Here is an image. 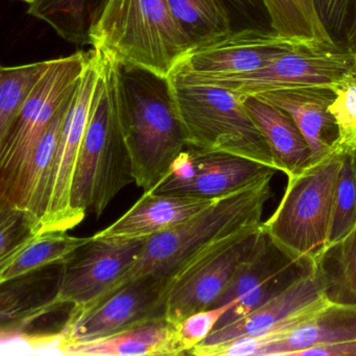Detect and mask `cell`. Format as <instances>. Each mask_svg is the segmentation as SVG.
<instances>
[{
    "mask_svg": "<svg viewBox=\"0 0 356 356\" xmlns=\"http://www.w3.org/2000/svg\"><path fill=\"white\" fill-rule=\"evenodd\" d=\"M274 175L217 199L188 221L146 240L137 259L111 288L83 309H70V313L93 309L127 284L143 278L161 280L166 295L169 284L195 263L263 224Z\"/></svg>",
    "mask_w": 356,
    "mask_h": 356,
    "instance_id": "6da1fadb",
    "label": "cell"
},
{
    "mask_svg": "<svg viewBox=\"0 0 356 356\" xmlns=\"http://www.w3.org/2000/svg\"><path fill=\"white\" fill-rule=\"evenodd\" d=\"M99 52V81L71 188V208L81 222L88 212L99 217L117 194L134 183L121 119L122 66Z\"/></svg>",
    "mask_w": 356,
    "mask_h": 356,
    "instance_id": "7a4b0ae2",
    "label": "cell"
},
{
    "mask_svg": "<svg viewBox=\"0 0 356 356\" xmlns=\"http://www.w3.org/2000/svg\"><path fill=\"white\" fill-rule=\"evenodd\" d=\"M89 45L124 68L167 79L194 41L168 0H102L88 31Z\"/></svg>",
    "mask_w": 356,
    "mask_h": 356,
    "instance_id": "3957f363",
    "label": "cell"
},
{
    "mask_svg": "<svg viewBox=\"0 0 356 356\" xmlns=\"http://www.w3.org/2000/svg\"><path fill=\"white\" fill-rule=\"evenodd\" d=\"M121 119L134 183L150 189L186 148L168 81L122 67Z\"/></svg>",
    "mask_w": 356,
    "mask_h": 356,
    "instance_id": "277c9868",
    "label": "cell"
},
{
    "mask_svg": "<svg viewBox=\"0 0 356 356\" xmlns=\"http://www.w3.org/2000/svg\"><path fill=\"white\" fill-rule=\"evenodd\" d=\"M344 156L334 150L302 173L289 177L277 208L263 222L264 231L274 244L290 256L315 267L330 246Z\"/></svg>",
    "mask_w": 356,
    "mask_h": 356,
    "instance_id": "5b68a950",
    "label": "cell"
},
{
    "mask_svg": "<svg viewBox=\"0 0 356 356\" xmlns=\"http://www.w3.org/2000/svg\"><path fill=\"white\" fill-rule=\"evenodd\" d=\"M186 146L226 153L277 171L271 150L244 100L223 88L167 79Z\"/></svg>",
    "mask_w": 356,
    "mask_h": 356,
    "instance_id": "8992f818",
    "label": "cell"
},
{
    "mask_svg": "<svg viewBox=\"0 0 356 356\" xmlns=\"http://www.w3.org/2000/svg\"><path fill=\"white\" fill-rule=\"evenodd\" d=\"M90 52L51 60L25 98L0 153V207L4 206L19 173L37 148L63 105L72 95Z\"/></svg>",
    "mask_w": 356,
    "mask_h": 356,
    "instance_id": "52a82bcc",
    "label": "cell"
},
{
    "mask_svg": "<svg viewBox=\"0 0 356 356\" xmlns=\"http://www.w3.org/2000/svg\"><path fill=\"white\" fill-rule=\"evenodd\" d=\"M355 66L356 56L349 48L297 47L282 50L261 68L240 77L205 81L175 79L223 88L245 98L282 90L330 87Z\"/></svg>",
    "mask_w": 356,
    "mask_h": 356,
    "instance_id": "ba28073f",
    "label": "cell"
},
{
    "mask_svg": "<svg viewBox=\"0 0 356 356\" xmlns=\"http://www.w3.org/2000/svg\"><path fill=\"white\" fill-rule=\"evenodd\" d=\"M297 47L307 46L271 29H232L193 43L169 77L182 81L240 77L261 68L282 50Z\"/></svg>",
    "mask_w": 356,
    "mask_h": 356,
    "instance_id": "9c48e42d",
    "label": "cell"
},
{
    "mask_svg": "<svg viewBox=\"0 0 356 356\" xmlns=\"http://www.w3.org/2000/svg\"><path fill=\"white\" fill-rule=\"evenodd\" d=\"M89 52L58 136L42 232L68 231L81 223L71 208V188L102 70L100 52L93 48Z\"/></svg>",
    "mask_w": 356,
    "mask_h": 356,
    "instance_id": "30bf717a",
    "label": "cell"
},
{
    "mask_svg": "<svg viewBox=\"0 0 356 356\" xmlns=\"http://www.w3.org/2000/svg\"><path fill=\"white\" fill-rule=\"evenodd\" d=\"M330 303L323 276L316 267L242 319L215 328L202 344L247 336L251 355L257 356L261 345L300 325Z\"/></svg>",
    "mask_w": 356,
    "mask_h": 356,
    "instance_id": "8fae6325",
    "label": "cell"
},
{
    "mask_svg": "<svg viewBox=\"0 0 356 356\" xmlns=\"http://www.w3.org/2000/svg\"><path fill=\"white\" fill-rule=\"evenodd\" d=\"M165 319V286L154 277L127 284L93 309L69 313L58 347H73L118 334L139 324Z\"/></svg>",
    "mask_w": 356,
    "mask_h": 356,
    "instance_id": "7c38bea8",
    "label": "cell"
},
{
    "mask_svg": "<svg viewBox=\"0 0 356 356\" xmlns=\"http://www.w3.org/2000/svg\"><path fill=\"white\" fill-rule=\"evenodd\" d=\"M263 224L197 261L171 284L165 297V319L177 325L184 318L213 309L263 236Z\"/></svg>",
    "mask_w": 356,
    "mask_h": 356,
    "instance_id": "4fadbf2b",
    "label": "cell"
},
{
    "mask_svg": "<svg viewBox=\"0 0 356 356\" xmlns=\"http://www.w3.org/2000/svg\"><path fill=\"white\" fill-rule=\"evenodd\" d=\"M275 173L242 157L186 146L150 189L156 194L218 199Z\"/></svg>",
    "mask_w": 356,
    "mask_h": 356,
    "instance_id": "5bb4252c",
    "label": "cell"
},
{
    "mask_svg": "<svg viewBox=\"0 0 356 356\" xmlns=\"http://www.w3.org/2000/svg\"><path fill=\"white\" fill-rule=\"evenodd\" d=\"M315 268L290 256L264 231L254 252L240 268L216 304L215 307H222L238 300L222 317L217 327L242 319Z\"/></svg>",
    "mask_w": 356,
    "mask_h": 356,
    "instance_id": "9a60e30c",
    "label": "cell"
},
{
    "mask_svg": "<svg viewBox=\"0 0 356 356\" xmlns=\"http://www.w3.org/2000/svg\"><path fill=\"white\" fill-rule=\"evenodd\" d=\"M146 240H92L62 265L56 302L79 309L113 286L137 259Z\"/></svg>",
    "mask_w": 356,
    "mask_h": 356,
    "instance_id": "2e32d148",
    "label": "cell"
},
{
    "mask_svg": "<svg viewBox=\"0 0 356 356\" xmlns=\"http://www.w3.org/2000/svg\"><path fill=\"white\" fill-rule=\"evenodd\" d=\"M216 200L145 190L129 210L94 234L93 238L108 240H148L188 221Z\"/></svg>",
    "mask_w": 356,
    "mask_h": 356,
    "instance_id": "e0dca14e",
    "label": "cell"
},
{
    "mask_svg": "<svg viewBox=\"0 0 356 356\" xmlns=\"http://www.w3.org/2000/svg\"><path fill=\"white\" fill-rule=\"evenodd\" d=\"M288 113L300 130L312 152V163L337 150L336 123L330 112L334 94L328 87L282 90L257 96Z\"/></svg>",
    "mask_w": 356,
    "mask_h": 356,
    "instance_id": "ac0fdd59",
    "label": "cell"
},
{
    "mask_svg": "<svg viewBox=\"0 0 356 356\" xmlns=\"http://www.w3.org/2000/svg\"><path fill=\"white\" fill-rule=\"evenodd\" d=\"M54 265L0 284V334L20 332L62 309L56 302L62 267L52 274Z\"/></svg>",
    "mask_w": 356,
    "mask_h": 356,
    "instance_id": "d6986e66",
    "label": "cell"
},
{
    "mask_svg": "<svg viewBox=\"0 0 356 356\" xmlns=\"http://www.w3.org/2000/svg\"><path fill=\"white\" fill-rule=\"evenodd\" d=\"M356 340V304L330 302L307 321L261 345L257 356L296 355Z\"/></svg>",
    "mask_w": 356,
    "mask_h": 356,
    "instance_id": "ffe728a7",
    "label": "cell"
},
{
    "mask_svg": "<svg viewBox=\"0 0 356 356\" xmlns=\"http://www.w3.org/2000/svg\"><path fill=\"white\" fill-rule=\"evenodd\" d=\"M243 100L271 150L277 171L289 178L307 169L312 164L311 148L292 117L257 96Z\"/></svg>",
    "mask_w": 356,
    "mask_h": 356,
    "instance_id": "44dd1931",
    "label": "cell"
},
{
    "mask_svg": "<svg viewBox=\"0 0 356 356\" xmlns=\"http://www.w3.org/2000/svg\"><path fill=\"white\" fill-rule=\"evenodd\" d=\"M71 355L106 356L186 355L177 325L166 319L139 324L112 336L73 347Z\"/></svg>",
    "mask_w": 356,
    "mask_h": 356,
    "instance_id": "7402d4cb",
    "label": "cell"
},
{
    "mask_svg": "<svg viewBox=\"0 0 356 356\" xmlns=\"http://www.w3.org/2000/svg\"><path fill=\"white\" fill-rule=\"evenodd\" d=\"M71 98L72 95L63 105L35 152L19 173L4 203V206L21 207L31 211L41 219V223L47 207L56 144Z\"/></svg>",
    "mask_w": 356,
    "mask_h": 356,
    "instance_id": "603a6c76",
    "label": "cell"
},
{
    "mask_svg": "<svg viewBox=\"0 0 356 356\" xmlns=\"http://www.w3.org/2000/svg\"><path fill=\"white\" fill-rule=\"evenodd\" d=\"M270 26L286 39L311 48L339 47L324 24L316 0H259Z\"/></svg>",
    "mask_w": 356,
    "mask_h": 356,
    "instance_id": "cb8c5ba5",
    "label": "cell"
},
{
    "mask_svg": "<svg viewBox=\"0 0 356 356\" xmlns=\"http://www.w3.org/2000/svg\"><path fill=\"white\" fill-rule=\"evenodd\" d=\"M90 238H74L67 231L41 232L0 274V284L29 275L44 268L66 263Z\"/></svg>",
    "mask_w": 356,
    "mask_h": 356,
    "instance_id": "d4e9b609",
    "label": "cell"
},
{
    "mask_svg": "<svg viewBox=\"0 0 356 356\" xmlns=\"http://www.w3.org/2000/svg\"><path fill=\"white\" fill-rule=\"evenodd\" d=\"M316 267L323 276L330 302L356 304V225L326 250Z\"/></svg>",
    "mask_w": 356,
    "mask_h": 356,
    "instance_id": "484cf974",
    "label": "cell"
},
{
    "mask_svg": "<svg viewBox=\"0 0 356 356\" xmlns=\"http://www.w3.org/2000/svg\"><path fill=\"white\" fill-rule=\"evenodd\" d=\"M95 10V0H37L29 4V14L49 24L66 41L86 45Z\"/></svg>",
    "mask_w": 356,
    "mask_h": 356,
    "instance_id": "4316f807",
    "label": "cell"
},
{
    "mask_svg": "<svg viewBox=\"0 0 356 356\" xmlns=\"http://www.w3.org/2000/svg\"><path fill=\"white\" fill-rule=\"evenodd\" d=\"M51 60L17 67H0V153L15 119L33 86Z\"/></svg>",
    "mask_w": 356,
    "mask_h": 356,
    "instance_id": "83f0119b",
    "label": "cell"
},
{
    "mask_svg": "<svg viewBox=\"0 0 356 356\" xmlns=\"http://www.w3.org/2000/svg\"><path fill=\"white\" fill-rule=\"evenodd\" d=\"M171 12L193 41L230 31V10L223 0H168Z\"/></svg>",
    "mask_w": 356,
    "mask_h": 356,
    "instance_id": "f1b7e54d",
    "label": "cell"
},
{
    "mask_svg": "<svg viewBox=\"0 0 356 356\" xmlns=\"http://www.w3.org/2000/svg\"><path fill=\"white\" fill-rule=\"evenodd\" d=\"M41 232V219L35 213L21 207H0V274Z\"/></svg>",
    "mask_w": 356,
    "mask_h": 356,
    "instance_id": "f546056e",
    "label": "cell"
},
{
    "mask_svg": "<svg viewBox=\"0 0 356 356\" xmlns=\"http://www.w3.org/2000/svg\"><path fill=\"white\" fill-rule=\"evenodd\" d=\"M328 88L334 94L328 109L338 131L336 148L356 154V66Z\"/></svg>",
    "mask_w": 356,
    "mask_h": 356,
    "instance_id": "4dcf8cb0",
    "label": "cell"
},
{
    "mask_svg": "<svg viewBox=\"0 0 356 356\" xmlns=\"http://www.w3.org/2000/svg\"><path fill=\"white\" fill-rule=\"evenodd\" d=\"M355 225L356 180L351 155L345 154L337 189L330 246L342 240Z\"/></svg>",
    "mask_w": 356,
    "mask_h": 356,
    "instance_id": "1f68e13d",
    "label": "cell"
},
{
    "mask_svg": "<svg viewBox=\"0 0 356 356\" xmlns=\"http://www.w3.org/2000/svg\"><path fill=\"white\" fill-rule=\"evenodd\" d=\"M238 300L232 301L222 307L203 309L184 318L177 325L180 345L186 355L197 345L202 343L218 326L220 320L234 307Z\"/></svg>",
    "mask_w": 356,
    "mask_h": 356,
    "instance_id": "d6a6232c",
    "label": "cell"
},
{
    "mask_svg": "<svg viewBox=\"0 0 356 356\" xmlns=\"http://www.w3.org/2000/svg\"><path fill=\"white\" fill-rule=\"evenodd\" d=\"M353 0H316L320 16L328 31L340 33L348 22Z\"/></svg>",
    "mask_w": 356,
    "mask_h": 356,
    "instance_id": "836d02e7",
    "label": "cell"
},
{
    "mask_svg": "<svg viewBox=\"0 0 356 356\" xmlns=\"http://www.w3.org/2000/svg\"><path fill=\"white\" fill-rule=\"evenodd\" d=\"M301 356H356V340L342 344L316 347L305 351Z\"/></svg>",
    "mask_w": 356,
    "mask_h": 356,
    "instance_id": "e575fe53",
    "label": "cell"
},
{
    "mask_svg": "<svg viewBox=\"0 0 356 356\" xmlns=\"http://www.w3.org/2000/svg\"><path fill=\"white\" fill-rule=\"evenodd\" d=\"M229 10H234L243 17H249L257 8L254 0H223Z\"/></svg>",
    "mask_w": 356,
    "mask_h": 356,
    "instance_id": "d590c367",
    "label": "cell"
},
{
    "mask_svg": "<svg viewBox=\"0 0 356 356\" xmlns=\"http://www.w3.org/2000/svg\"><path fill=\"white\" fill-rule=\"evenodd\" d=\"M347 38H348V48L356 56V13L349 25Z\"/></svg>",
    "mask_w": 356,
    "mask_h": 356,
    "instance_id": "8d00e7d4",
    "label": "cell"
},
{
    "mask_svg": "<svg viewBox=\"0 0 356 356\" xmlns=\"http://www.w3.org/2000/svg\"><path fill=\"white\" fill-rule=\"evenodd\" d=\"M351 158H353V171H355V176L356 180V154H350Z\"/></svg>",
    "mask_w": 356,
    "mask_h": 356,
    "instance_id": "74e56055",
    "label": "cell"
},
{
    "mask_svg": "<svg viewBox=\"0 0 356 356\" xmlns=\"http://www.w3.org/2000/svg\"><path fill=\"white\" fill-rule=\"evenodd\" d=\"M22 1L26 2V3L31 4L33 2L37 1V0H22Z\"/></svg>",
    "mask_w": 356,
    "mask_h": 356,
    "instance_id": "f35d334b",
    "label": "cell"
},
{
    "mask_svg": "<svg viewBox=\"0 0 356 356\" xmlns=\"http://www.w3.org/2000/svg\"><path fill=\"white\" fill-rule=\"evenodd\" d=\"M0 67H1V66H0Z\"/></svg>",
    "mask_w": 356,
    "mask_h": 356,
    "instance_id": "ab89813d",
    "label": "cell"
}]
</instances>
